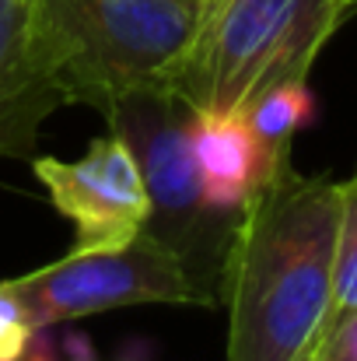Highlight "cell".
Masks as SVG:
<instances>
[{"label": "cell", "instance_id": "6da1fadb", "mask_svg": "<svg viewBox=\"0 0 357 361\" xmlns=\"http://www.w3.org/2000/svg\"><path fill=\"white\" fill-rule=\"evenodd\" d=\"M340 179L291 158L242 204L221 270L228 361H301L333 319Z\"/></svg>", "mask_w": 357, "mask_h": 361}, {"label": "cell", "instance_id": "7a4b0ae2", "mask_svg": "<svg viewBox=\"0 0 357 361\" xmlns=\"http://www.w3.org/2000/svg\"><path fill=\"white\" fill-rule=\"evenodd\" d=\"M203 18L186 0H39V35L63 102L102 116L130 92H172Z\"/></svg>", "mask_w": 357, "mask_h": 361}, {"label": "cell", "instance_id": "3957f363", "mask_svg": "<svg viewBox=\"0 0 357 361\" xmlns=\"http://www.w3.org/2000/svg\"><path fill=\"white\" fill-rule=\"evenodd\" d=\"M354 11L357 0H218L179 60L172 92L196 113H245L263 92L305 81Z\"/></svg>", "mask_w": 357, "mask_h": 361}, {"label": "cell", "instance_id": "277c9868", "mask_svg": "<svg viewBox=\"0 0 357 361\" xmlns=\"http://www.w3.org/2000/svg\"><path fill=\"white\" fill-rule=\"evenodd\" d=\"M109 126L133 147L147 197V239L179 252L182 263L221 298V270L235 218L207 211L193 158V109L168 88H144L123 95L106 113Z\"/></svg>", "mask_w": 357, "mask_h": 361}, {"label": "cell", "instance_id": "5b68a950", "mask_svg": "<svg viewBox=\"0 0 357 361\" xmlns=\"http://www.w3.org/2000/svg\"><path fill=\"white\" fill-rule=\"evenodd\" d=\"M4 284L21 298L35 330H53L56 323L147 302L218 305V295L182 263L179 252L147 235L119 249L67 252L60 263L11 277Z\"/></svg>", "mask_w": 357, "mask_h": 361}, {"label": "cell", "instance_id": "8992f818", "mask_svg": "<svg viewBox=\"0 0 357 361\" xmlns=\"http://www.w3.org/2000/svg\"><path fill=\"white\" fill-rule=\"evenodd\" d=\"M56 214L74 225L70 252L119 249L140 239L151 218V197L133 147L116 130L99 137L81 158H32Z\"/></svg>", "mask_w": 357, "mask_h": 361}, {"label": "cell", "instance_id": "52a82bcc", "mask_svg": "<svg viewBox=\"0 0 357 361\" xmlns=\"http://www.w3.org/2000/svg\"><path fill=\"white\" fill-rule=\"evenodd\" d=\"M60 106L67 102L39 35V0H0V154L32 158L39 126Z\"/></svg>", "mask_w": 357, "mask_h": 361}, {"label": "cell", "instance_id": "ba28073f", "mask_svg": "<svg viewBox=\"0 0 357 361\" xmlns=\"http://www.w3.org/2000/svg\"><path fill=\"white\" fill-rule=\"evenodd\" d=\"M193 158L200 176V193L207 211L221 218H235L242 204L256 193V186L277 169L287 154H270L245 113H196L189 123Z\"/></svg>", "mask_w": 357, "mask_h": 361}, {"label": "cell", "instance_id": "9c48e42d", "mask_svg": "<svg viewBox=\"0 0 357 361\" xmlns=\"http://www.w3.org/2000/svg\"><path fill=\"white\" fill-rule=\"evenodd\" d=\"M245 120L270 154H287L298 130L315 120V99L305 81H284L249 102Z\"/></svg>", "mask_w": 357, "mask_h": 361}, {"label": "cell", "instance_id": "30bf717a", "mask_svg": "<svg viewBox=\"0 0 357 361\" xmlns=\"http://www.w3.org/2000/svg\"><path fill=\"white\" fill-rule=\"evenodd\" d=\"M357 309V176L340 183V225L333 259V316Z\"/></svg>", "mask_w": 357, "mask_h": 361}, {"label": "cell", "instance_id": "8fae6325", "mask_svg": "<svg viewBox=\"0 0 357 361\" xmlns=\"http://www.w3.org/2000/svg\"><path fill=\"white\" fill-rule=\"evenodd\" d=\"M35 337V323L21 298L0 281V361H14Z\"/></svg>", "mask_w": 357, "mask_h": 361}, {"label": "cell", "instance_id": "7c38bea8", "mask_svg": "<svg viewBox=\"0 0 357 361\" xmlns=\"http://www.w3.org/2000/svg\"><path fill=\"white\" fill-rule=\"evenodd\" d=\"M322 348L337 361H357V309L330 319V330L322 337Z\"/></svg>", "mask_w": 357, "mask_h": 361}, {"label": "cell", "instance_id": "4fadbf2b", "mask_svg": "<svg viewBox=\"0 0 357 361\" xmlns=\"http://www.w3.org/2000/svg\"><path fill=\"white\" fill-rule=\"evenodd\" d=\"M14 361H60V348H56V341H53L49 326L35 330V337L28 341V348H25Z\"/></svg>", "mask_w": 357, "mask_h": 361}, {"label": "cell", "instance_id": "5bb4252c", "mask_svg": "<svg viewBox=\"0 0 357 361\" xmlns=\"http://www.w3.org/2000/svg\"><path fill=\"white\" fill-rule=\"evenodd\" d=\"M186 4H193V7H200V11H211L218 0H186Z\"/></svg>", "mask_w": 357, "mask_h": 361}, {"label": "cell", "instance_id": "9a60e30c", "mask_svg": "<svg viewBox=\"0 0 357 361\" xmlns=\"http://www.w3.org/2000/svg\"><path fill=\"white\" fill-rule=\"evenodd\" d=\"M319 361H337V358H333V355H330V351H326V348L319 344Z\"/></svg>", "mask_w": 357, "mask_h": 361}, {"label": "cell", "instance_id": "2e32d148", "mask_svg": "<svg viewBox=\"0 0 357 361\" xmlns=\"http://www.w3.org/2000/svg\"><path fill=\"white\" fill-rule=\"evenodd\" d=\"M301 361H319V348H315V351H308V355H305Z\"/></svg>", "mask_w": 357, "mask_h": 361}, {"label": "cell", "instance_id": "e0dca14e", "mask_svg": "<svg viewBox=\"0 0 357 361\" xmlns=\"http://www.w3.org/2000/svg\"><path fill=\"white\" fill-rule=\"evenodd\" d=\"M70 361H92V358H88V355H74Z\"/></svg>", "mask_w": 357, "mask_h": 361}]
</instances>
